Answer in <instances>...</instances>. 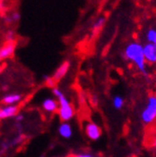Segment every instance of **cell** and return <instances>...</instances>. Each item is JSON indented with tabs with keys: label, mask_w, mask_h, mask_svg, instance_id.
Here are the masks:
<instances>
[{
	"label": "cell",
	"mask_w": 156,
	"mask_h": 157,
	"mask_svg": "<svg viewBox=\"0 0 156 157\" xmlns=\"http://www.w3.org/2000/svg\"><path fill=\"white\" fill-rule=\"evenodd\" d=\"M124 56L127 61L132 63L141 74L147 76V63L143 54V45L138 41L128 43L124 51Z\"/></svg>",
	"instance_id": "obj_1"
},
{
	"label": "cell",
	"mask_w": 156,
	"mask_h": 157,
	"mask_svg": "<svg viewBox=\"0 0 156 157\" xmlns=\"http://www.w3.org/2000/svg\"><path fill=\"white\" fill-rule=\"evenodd\" d=\"M53 94L58 98V104H59V108H58V113H59L60 119L63 122H67L70 119H72L75 109L69 100L65 96V94L60 91V89L54 88L53 89Z\"/></svg>",
	"instance_id": "obj_2"
},
{
	"label": "cell",
	"mask_w": 156,
	"mask_h": 157,
	"mask_svg": "<svg viewBox=\"0 0 156 157\" xmlns=\"http://www.w3.org/2000/svg\"><path fill=\"white\" fill-rule=\"evenodd\" d=\"M140 118L145 125L151 126L156 124V110L150 103L147 102V105L141 111Z\"/></svg>",
	"instance_id": "obj_3"
},
{
	"label": "cell",
	"mask_w": 156,
	"mask_h": 157,
	"mask_svg": "<svg viewBox=\"0 0 156 157\" xmlns=\"http://www.w3.org/2000/svg\"><path fill=\"white\" fill-rule=\"evenodd\" d=\"M84 130L86 136L92 140H97L100 139V136L102 135L101 128L97 125L96 124L87 121L84 123Z\"/></svg>",
	"instance_id": "obj_4"
},
{
	"label": "cell",
	"mask_w": 156,
	"mask_h": 157,
	"mask_svg": "<svg viewBox=\"0 0 156 157\" xmlns=\"http://www.w3.org/2000/svg\"><path fill=\"white\" fill-rule=\"evenodd\" d=\"M143 54L147 64H156V45L152 43H146L143 45Z\"/></svg>",
	"instance_id": "obj_5"
},
{
	"label": "cell",
	"mask_w": 156,
	"mask_h": 157,
	"mask_svg": "<svg viewBox=\"0 0 156 157\" xmlns=\"http://www.w3.org/2000/svg\"><path fill=\"white\" fill-rule=\"evenodd\" d=\"M16 49V43L14 41H7L0 48V61L5 60L13 55Z\"/></svg>",
	"instance_id": "obj_6"
},
{
	"label": "cell",
	"mask_w": 156,
	"mask_h": 157,
	"mask_svg": "<svg viewBox=\"0 0 156 157\" xmlns=\"http://www.w3.org/2000/svg\"><path fill=\"white\" fill-rule=\"evenodd\" d=\"M69 62H64L59 67H58L57 69H56V71L54 72V74H53V76L51 77L52 78V80L56 82H58V81H60L61 78H63L65 76H66V74L67 73V71H68V69H69Z\"/></svg>",
	"instance_id": "obj_7"
},
{
	"label": "cell",
	"mask_w": 156,
	"mask_h": 157,
	"mask_svg": "<svg viewBox=\"0 0 156 157\" xmlns=\"http://www.w3.org/2000/svg\"><path fill=\"white\" fill-rule=\"evenodd\" d=\"M18 113V107L16 106H7L3 109H0V119H5V118L12 117L17 115Z\"/></svg>",
	"instance_id": "obj_8"
},
{
	"label": "cell",
	"mask_w": 156,
	"mask_h": 157,
	"mask_svg": "<svg viewBox=\"0 0 156 157\" xmlns=\"http://www.w3.org/2000/svg\"><path fill=\"white\" fill-rule=\"evenodd\" d=\"M42 107L44 109V110L48 111V112H54L56 110H58V108H59V104H58V101L51 99V98H47L43 101Z\"/></svg>",
	"instance_id": "obj_9"
},
{
	"label": "cell",
	"mask_w": 156,
	"mask_h": 157,
	"mask_svg": "<svg viewBox=\"0 0 156 157\" xmlns=\"http://www.w3.org/2000/svg\"><path fill=\"white\" fill-rule=\"evenodd\" d=\"M59 133L63 137H65V139H69L73 133L71 125L69 124H67V122L63 123L59 127Z\"/></svg>",
	"instance_id": "obj_10"
},
{
	"label": "cell",
	"mask_w": 156,
	"mask_h": 157,
	"mask_svg": "<svg viewBox=\"0 0 156 157\" xmlns=\"http://www.w3.org/2000/svg\"><path fill=\"white\" fill-rule=\"evenodd\" d=\"M22 96L20 94H8L6 95L4 98H3V103L4 104H9L11 105V104H14V103H18L19 101L21 100Z\"/></svg>",
	"instance_id": "obj_11"
},
{
	"label": "cell",
	"mask_w": 156,
	"mask_h": 157,
	"mask_svg": "<svg viewBox=\"0 0 156 157\" xmlns=\"http://www.w3.org/2000/svg\"><path fill=\"white\" fill-rule=\"evenodd\" d=\"M112 105L116 109H122L124 106V99L121 95H115L112 99Z\"/></svg>",
	"instance_id": "obj_12"
},
{
	"label": "cell",
	"mask_w": 156,
	"mask_h": 157,
	"mask_svg": "<svg viewBox=\"0 0 156 157\" xmlns=\"http://www.w3.org/2000/svg\"><path fill=\"white\" fill-rule=\"evenodd\" d=\"M146 39L148 43H152L156 45V29H149L146 34Z\"/></svg>",
	"instance_id": "obj_13"
},
{
	"label": "cell",
	"mask_w": 156,
	"mask_h": 157,
	"mask_svg": "<svg viewBox=\"0 0 156 157\" xmlns=\"http://www.w3.org/2000/svg\"><path fill=\"white\" fill-rule=\"evenodd\" d=\"M105 22H106V19H105L104 17H99V18L97 19L96 21L93 23V30L94 32L100 30V29L103 27Z\"/></svg>",
	"instance_id": "obj_14"
},
{
	"label": "cell",
	"mask_w": 156,
	"mask_h": 157,
	"mask_svg": "<svg viewBox=\"0 0 156 157\" xmlns=\"http://www.w3.org/2000/svg\"><path fill=\"white\" fill-rule=\"evenodd\" d=\"M149 143H150V146L153 149L156 150V126L153 127L152 131L150 132V136H149Z\"/></svg>",
	"instance_id": "obj_15"
},
{
	"label": "cell",
	"mask_w": 156,
	"mask_h": 157,
	"mask_svg": "<svg viewBox=\"0 0 156 157\" xmlns=\"http://www.w3.org/2000/svg\"><path fill=\"white\" fill-rule=\"evenodd\" d=\"M69 157H96L95 155H93V153L91 152H81V153H77V154H74V155H71Z\"/></svg>",
	"instance_id": "obj_16"
},
{
	"label": "cell",
	"mask_w": 156,
	"mask_h": 157,
	"mask_svg": "<svg viewBox=\"0 0 156 157\" xmlns=\"http://www.w3.org/2000/svg\"><path fill=\"white\" fill-rule=\"evenodd\" d=\"M147 102L150 103L153 106V108L155 109V110H156V95H154V94L153 95H150Z\"/></svg>",
	"instance_id": "obj_17"
},
{
	"label": "cell",
	"mask_w": 156,
	"mask_h": 157,
	"mask_svg": "<svg viewBox=\"0 0 156 157\" xmlns=\"http://www.w3.org/2000/svg\"><path fill=\"white\" fill-rule=\"evenodd\" d=\"M14 36H15V33L13 31H9L6 36L7 41H14Z\"/></svg>",
	"instance_id": "obj_18"
},
{
	"label": "cell",
	"mask_w": 156,
	"mask_h": 157,
	"mask_svg": "<svg viewBox=\"0 0 156 157\" xmlns=\"http://www.w3.org/2000/svg\"><path fill=\"white\" fill-rule=\"evenodd\" d=\"M10 18H11V20H12V22H18L19 20H20L21 16H20V14H19L18 12H13V13L11 14Z\"/></svg>",
	"instance_id": "obj_19"
},
{
	"label": "cell",
	"mask_w": 156,
	"mask_h": 157,
	"mask_svg": "<svg viewBox=\"0 0 156 157\" xmlns=\"http://www.w3.org/2000/svg\"><path fill=\"white\" fill-rule=\"evenodd\" d=\"M15 119H16L17 122H21V121L24 119V117H23L22 115H17V116L15 117Z\"/></svg>",
	"instance_id": "obj_20"
},
{
	"label": "cell",
	"mask_w": 156,
	"mask_h": 157,
	"mask_svg": "<svg viewBox=\"0 0 156 157\" xmlns=\"http://www.w3.org/2000/svg\"><path fill=\"white\" fill-rule=\"evenodd\" d=\"M2 9H3V1L0 0V10H2Z\"/></svg>",
	"instance_id": "obj_21"
}]
</instances>
